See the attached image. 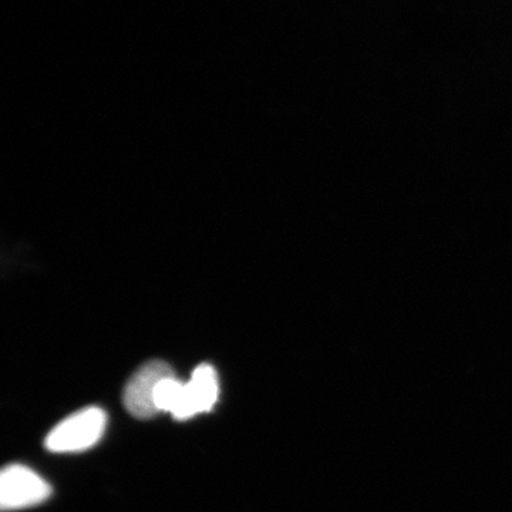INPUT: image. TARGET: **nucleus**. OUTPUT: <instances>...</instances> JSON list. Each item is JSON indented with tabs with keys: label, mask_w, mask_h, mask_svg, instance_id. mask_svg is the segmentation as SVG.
<instances>
[{
	"label": "nucleus",
	"mask_w": 512,
	"mask_h": 512,
	"mask_svg": "<svg viewBox=\"0 0 512 512\" xmlns=\"http://www.w3.org/2000/svg\"><path fill=\"white\" fill-rule=\"evenodd\" d=\"M107 414L99 407H87L66 417L50 431L45 446L52 453H79L89 450L103 437Z\"/></svg>",
	"instance_id": "nucleus-1"
},
{
	"label": "nucleus",
	"mask_w": 512,
	"mask_h": 512,
	"mask_svg": "<svg viewBox=\"0 0 512 512\" xmlns=\"http://www.w3.org/2000/svg\"><path fill=\"white\" fill-rule=\"evenodd\" d=\"M175 376L173 367L161 360H151L134 373L124 389L123 402L127 412L136 419L156 416V390L161 380Z\"/></svg>",
	"instance_id": "nucleus-3"
},
{
	"label": "nucleus",
	"mask_w": 512,
	"mask_h": 512,
	"mask_svg": "<svg viewBox=\"0 0 512 512\" xmlns=\"http://www.w3.org/2000/svg\"><path fill=\"white\" fill-rule=\"evenodd\" d=\"M220 397V382L214 367L200 365L192 372L191 379L184 383V394L180 406L173 416L177 420H188L212 410Z\"/></svg>",
	"instance_id": "nucleus-4"
},
{
	"label": "nucleus",
	"mask_w": 512,
	"mask_h": 512,
	"mask_svg": "<svg viewBox=\"0 0 512 512\" xmlns=\"http://www.w3.org/2000/svg\"><path fill=\"white\" fill-rule=\"evenodd\" d=\"M52 494V487L29 467L12 464L3 468L0 476V507L16 511L35 507Z\"/></svg>",
	"instance_id": "nucleus-2"
},
{
	"label": "nucleus",
	"mask_w": 512,
	"mask_h": 512,
	"mask_svg": "<svg viewBox=\"0 0 512 512\" xmlns=\"http://www.w3.org/2000/svg\"><path fill=\"white\" fill-rule=\"evenodd\" d=\"M184 394V383L175 376L161 380L156 390V406L158 413L174 414L180 406Z\"/></svg>",
	"instance_id": "nucleus-5"
}]
</instances>
